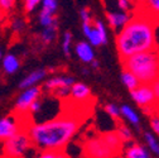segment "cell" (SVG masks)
<instances>
[{
  "label": "cell",
  "mask_w": 159,
  "mask_h": 158,
  "mask_svg": "<svg viewBox=\"0 0 159 158\" xmlns=\"http://www.w3.org/2000/svg\"><path fill=\"white\" fill-rule=\"evenodd\" d=\"M19 66H20V61L19 58L15 57L14 54H7L4 57V61H3V68L7 73H14Z\"/></svg>",
  "instance_id": "d6986e66"
},
{
  "label": "cell",
  "mask_w": 159,
  "mask_h": 158,
  "mask_svg": "<svg viewBox=\"0 0 159 158\" xmlns=\"http://www.w3.org/2000/svg\"><path fill=\"white\" fill-rule=\"evenodd\" d=\"M123 61L125 71L131 72L140 84L150 85L159 76V51H149L128 57Z\"/></svg>",
  "instance_id": "3957f363"
},
{
  "label": "cell",
  "mask_w": 159,
  "mask_h": 158,
  "mask_svg": "<svg viewBox=\"0 0 159 158\" xmlns=\"http://www.w3.org/2000/svg\"><path fill=\"white\" fill-rule=\"evenodd\" d=\"M116 134H117L119 138H120V141L123 143H128L133 139V132L125 124H119V127L116 129Z\"/></svg>",
  "instance_id": "603a6c76"
},
{
  "label": "cell",
  "mask_w": 159,
  "mask_h": 158,
  "mask_svg": "<svg viewBox=\"0 0 159 158\" xmlns=\"http://www.w3.org/2000/svg\"><path fill=\"white\" fill-rule=\"evenodd\" d=\"M90 65H91L92 68H98V67H100V63H98V61H96V60H93Z\"/></svg>",
  "instance_id": "8d00e7d4"
},
{
  "label": "cell",
  "mask_w": 159,
  "mask_h": 158,
  "mask_svg": "<svg viewBox=\"0 0 159 158\" xmlns=\"http://www.w3.org/2000/svg\"><path fill=\"white\" fill-rule=\"evenodd\" d=\"M85 154L87 156V158H115L117 156V152L110 148L102 139V137L98 135L86 142Z\"/></svg>",
  "instance_id": "8992f818"
},
{
  "label": "cell",
  "mask_w": 159,
  "mask_h": 158,
  "mask_svg": "<svg viewBox=\"0 0 159 158\" xmlns=\"http://www.w3.org/2000/svg\"><path fill=\"white\" fill-rule=\"evenodd\" d=\"M80 18H81L82 23H91L92 22V16H91L90 9H87V8L81 9V12H80Z\"/></svg>",
  "instance_id": "4dcf8cb0"
},
{
  "label": "cell",
  "mask_w": 159,
  "mask_h": 158,
  "mask_svg": "<svg viewBox=\"0 0 159 158\" xmlns=\"http://www.w3.org/2000/svg\"><path fill=\"white\" fill-rule=\"evenodd\" d=\"M81 119L80 116L65 113L43 123L32 124L27 134L32 146L43 151H63L77 134Z\"/></svg>",
  "instance_id": "6da1fadb"
},
{
  "label": "cell",
  "mask_w": 159,
  "mask_h": 158,
  "mask_svg": "<svg viewBox=\"0 0 159 158\" xmlns=\"http://www.w3.org/2000/svg\"><path fill=\"white\" fill-rule=\"evenodd\" d=\"M102 137V139L107 143V146L110 148H112L115 152H120L121 151V147H123V142L120 141V138L117 137L116 132H107L105 134L101 135Z\"/></svg>",
  "instance_id": "ac0fdd59"
},
{
  "label": "cell",
  "mask_w": 159,
  "mask_h": 158,
  "mask_svg": "<svg viewBox=\"0 0 159 158\" xmlns=\"http://www.w3.org/2000/svg\"><path fill=\"white\" fill-rule=\"evenodd\" d=\"M105 111H106V114H107L109 116L112 118V119H119V118L121 116V114H120V108H119L117 105H115V104H107V105L105 106Z\"/></svg>",
  "instance_id": "4316f807"
},
{
  "label": "cell",
  "mask_w": 159,
  "mask_h": 158,
  "mask_svg": "<svg viewBox=\"0 0 159 158\" xmlns=\"http://www.w3.org/2000/svg\"><path fill=\"white\" fill-rule=\"evenodd\" d=\"M136 7L153 18L155 22L159 21V0H139V4Z\"/></svg>",
  "instance_id": "9a60e30c"
},
{
  "label": "cell",
  "mask_w": 159,
  "mask_h": 158,
  "mask_svg": "<svg viewBox=\"0 0 159 158\" xmlns=\"http://www.w3.org/2000/svg\"><path fill=\"white\" fill-rule=\"evenodd\" d=\"M57 8H58L57 0H42V9L43 10H47L52 14H56Z\"/></svg>",
  "instance_id": "83f0119b"
},
{
  "label": "cell",
  "mask_w": 159,
  "mask_h": 158,
  "mask_svg": "<svg viewBox=\"0 0 159 158\" xmlns=\"http://www.w3.org/2000/svg\"><path fill=\"white\" fill-rule=\"evenodd\" d=\"M35 158H68L65 151H43Z\"/></svg>",
  "instance_id": "d4e9b609"
},
{
  "label": "cell",
  "mask_w": 159,
  "mask_h": 158,
  "mask_svg": "<svg viewBox=\"0 0 159 158\" xmlns=\"http://www.w3.org/2000/svg\"><path fill=\"white\" fill-rule=\"evenodd\" d=\"M150 127H152V130H153L157 135H159V116H153V118H152Z\"/></svg>",
  "instance_id": "e575fe53"
},
{
  "label": "cell",
  "mask_w": 159,
  "mask_h": 158,
  "mask_svg": "<svg viewBox=\"0 0 159 158\" xmlns=\"http://www.w3.org/2000/svg\"><path fill=\"white\" fill-rule=\"evenodd\" d=\"M19 132V125L15 118L4 116L0 119V143L8 141L9 138Z\"/></svg>",
  "instance_id": "9c48e42d"
},
{
  "label": "cell",
  "mask_w": 159,
  "mask_h": 158,
  "mask_svg": "<svg viewBox=\"0 0 159 158\" xmlns=\"http://www.w3.org/2000/svg\"><path fill=\"white\" fill-rule=\"evenodd\" d=\"M73 84H75V78L72 76H54L49 78L48 81H46L43 87L49 92H53L62 87H71Z\"/></svg>",
  "instance_id": "7c38bea8"
},
{
  "label": "cell",
  "mask_w": 159,
  "mask_h": 158,
  "mask_svg": "<svg viewBox=\"0 0 159 158\" xmlns=\"http://www.w3.org/2000/svg\"><path fill=\"white\" fill-rule=\"evenodd\" d=\"M150 86H152V90H153V92H154L155 101L159 104V76L150 84Z\"/></svg>",
  "instance_id": "836d02e7"
},
{
  "label": "cell",
  "mask_w": 159,
  "mask_h": 158,
  "mask_svg": "<svg viewBox=\"0 0 159 158\" xmlns=\"http://www.w3.org/2000/svg\"><path fill=\"white\" fill-rule=\"evenodd\" d=\"M71 46H72V34L71 32H65L62 37V49L66 56L71 54Z\"/></svg>",
  "instance_id": "484cf974"
},
{
  "label": "cell",
  "mask_w": 159,
  "mask_h": 158,
  "mask_svg": "<svg viewBox=\"0 0 159 158\" xmlns=\"http://www.w3.org/2000/svg\"><path fill=\"white\" fill-rule=\"evenodd\" d=\"M13 28H14V30H16V32H20V30L24 28L23 21H20V19H15L14 23H13Z\"/></svg>",
  "instance_id": "d590c367"
},
{
  "label": "cell",
  "mask_w": 159,
  "mask_h": 158,
  "mask_svg": "<svg viewBox=\"0 0 159 158\" xmlns=\"http://www.w3.org/2000/svg\"><path fill=\"white\" fill-rule=\"evenodd\" d=\"M82 32L87 41L93 48L101 47L107 43V29L102 21L95 19L91 23H82Z\"/></svg>",
  "instance_id": "5b68a950"
},
{
  "label": "cell",
  "mask_w": 159,
  "mask_h": 158,
  "mask_svg": "<svg viewBox=\"0 0 159 158\" xmlns=\"http://www.w3.org/2000/svg\"><path fill=\"white\" fill-rule=\"evenodd\" d=\"M70 96L76 101H86L91 97V89L82 84V82H75L72 86H71V90H70Z\"/></svg>",
  "instance_id": "4fadbf2b"
},
{
  "label": "cell",
  "mask_w": 159,
  "mask_h": 158,
  "mask_svg": "<svg viewBox=\"0 0 159 158\" xmlns=\"http://www.w3.org/2000/svg\"><path fill=\"white\" fill-rule=\"evenodd\" d=\"M131 16H133V13H124L120 10L119 12H107V14H106V19L109 22V26L117 32H120L129 23Z\"/></svg>",
  "instance_id": "30bf717a"
},
{
  "label": "cell",
  "mask_w": 159,
  "mask_h": 158,
  "mask_svg": "<svg viewBox=\"0 0 159 158\" xmlns=\"http://www.w3.org/2000/svg\"><path fill=\"white\" fill-rule=\"evenodd\" d=\"M75 53L84 63H91L95 60V49L86 41H81L75 44Z\"/></svg>",
  "instance_id": "8fae6325"
},
{
  "label": "cell",
  "mask_w": 159,
  "mask_h": 158,
  "mask_svg": "<svg viewBox=\"0 0 159 158\" xmlns=\"http://www.w3.org/2000/svg\"><path fill=\"white\" fill-rule=\"evenodd\" d=\"M57 29H58V27H48V28H44L42 30L41 38H42L43 43L49 44L54 41L56 37H57Z\"/></svg>",
  "instance_id": "cb8c5ba5"
},
{
  "label": "cell",
  "mask_w": 159,
  "mask_h": 158,
  "mask_svg": "<svg viewBox=\"0 0 159 158\" xmlns=\"http://www.w3.org/2000/svg\"><path fill=\"white\" fill-rule=\"evenodd\" d=\"M117 8L124 13H133V9L136 8V5L130 3L129 0H117Z\"/></svg>",
  "instance_id": "f1b7e54d"
},
{
  "label": "cell",
  "mask_w": 159,
  "mask_h": 158,
  "mask_svg": "<svg viewBox=\"0 0 159 158\" xmlns=\"http://www.w3.org/2000/svg\"><path fill=\"white\" fill-rule=\"evenodd\" d=\"M143 135H144V141L149 148L148 151H150V153L159 157V139L152 132H144Z\"/></svg>",
  "instance_id": "44dd1931"
},
{
  "label": "cell",
  "mask_w": 159,
  "mask_h": 158,
  "mask_svg": "<svg viewBox=\"0 0 159 158\" xmlns=\"http://www.w3.org/2000/svg\"><path fill=\"white\" fill-rule=\"evenodd\" d=\"M39 23H41L42 27L48 28V27H58V22H57V18L56 14H52L47 10H41L39 13Z\"/></svg>",
  "instance_id": "ffe728a7"
},
{
  "label": "cell",
  "mask_w": 159,
  "mask_h": 158,
  "mask_svg": "<svg viewBox=\"0 0 159 158\" xmlns=\"http://www.w3.org/2000/svg\"><path fill=\"white\" fill-rule=\"evenodd\" d=\"M131 94V99L143 109L147 108H154L157 105L155 97H154V92L152 90L150 85H144L140 84L136 89H134L133 91H130Z\"/></svg>",
  "instance_id": "52a82bcc"
},
{
  "label": "cell",
  "mask_w": 159,
  "mask_h": 158,
  "mask_svg": "<svg viewBox=\"0 0 159 158\" xmlns=\"http://www.w3.org/2000/svg\"><path fill=\"white\" fill-rule=\"evenodd\" d=\"M0 58H2V52H0Z\"/></svg>",
  "instance_id": "ab89813d"
},
{
  "label": "cell",
  "mask_w": 159,
  "mask_h": 158,
  "mask_svg": "<svg viewBox=\"0 0 159 158\" xmlns=\"http://www.w3.org/2000/svg\"><path fill=\"white\" fill-rule=\"evenodd\" d=\"M87 73H89V70L87 68H84L82 70V75H87Z\"/></svg>",
  "instance_id": "f35d334b"
},
{
  "label": "cell",
  "mask_w": 159,
  "mask_h": 158,
  "mask_svg": "<svg viewBox=\"0 0 159 158\" xmlns=\"http://www.w3.org/2000/svg\"><path fill=\"white\" fill-rule=\"evenodd\" d=\"M42 89L38 86H33L29 89H25L20 95L18 96L15 101V110L19 113H27L29 110V106L41 97Z\"/></svg>",
  "instance_id": "ba28073f"
},
{
  "label": "cell",
  "mask_w": 159,
  "mask_h": 158,
  "mask_svg": "<svg viewBox=\"0 0 159 158\" xmlns=\"http://www.w3.org/2000/svg\"><path fill=\"white\" fill-rule=\"evenodd\" d=\"M157 22L143 10L133 13L129 23L117 33L116 48L121 60L138 53L154 51Z\"/></svg>",
  "instance_id": "7a4b0ae2"
},
{
  "label": "cell",
  "mask_w": 159,
  "mask_h": 158,
  "mask_svg": "<svg viewBox=\"0 0 159 158\" xmlns=\"http://www.w3.org/2000/svg\"><path fill=\"white\" fill-rule=\"evenodd\" d=\"M47 76V71L46 70H35L33 71L32 73H29L27 77H24L22 82L19 84V87L22 90H25V89H29V87H33V86H37V84H39L42 80H44V77Z\"/></svg>",
  "instance_id": "5bb4252c"
},
{
  "label": "cell",
  "mask_w": 159,
  "mask_h": 158,
  "mask_svg": "<svg viewBox=\"0 0 159 158\" xmlns=\"http://www.w3.org/2000/svg\"><path fill=\"white\" fill-rule=\"evenodd\" d=\"M120 114H121V116L125 118V120L129 122L131 125L139 127V124H140V118H139L138 113H136L130 105H126V104L123 105V106L120 108Z\"/></svg>",
  "instance_id": "e0dca14e"
},
{
  "label": "cell",
  "mask_w": 159,
  "mask_h": 158,
  "mask_svg": "<svg viewBox=\"0 0 159 158\" xmlns=\"http://www.w3.org/2000/svg\"><path fill=\"white\" fill-rule=\"evenodd\" d=\"M129 2L133 3L134 5H138V4H139V0H129Z\"/></svg>",
  "instance_id": "74e56055"
},
{
  "label": "cell",
  "mask_w": 159,
  "mask_h": 158,
  "mask_svg": "<svg viewBox=\"0 0 159 158\" xmlns=\"http://www.w3.org/2000/svg\"><path fill=\"white\" fill-rule=\"evenodd\" d=\"M42 100L41 99H38V100H35L30 106H29V113L32 114H38V113H41L42 111Z\"/></svg>",
  "instance_id": "d6a6232c"
},
{
  "label": "cell",
  "mask_w": 159,
  "mask_h": 158,
  "mask_svg": "<svg viewBox=\"0 0 159 158\" xmlns=\"http://www.w3.org/2000/svg\"><path fill=\"white\" fill-rule=\"evenodd\" d=\"M15 5V0H0V9L4 12H9Z\"/></svg>",
  "instance_id": "1f68e13d"
},
{
  "label": "cell",
  "mask_w": 159,
  "mask_h": 158,
  "mask_svg": "<svg viewBox=\"0 0 159 158\" xmlns=\"http://www.w3.org/2000/svg\"><path fill=\"white\" fill-rule=\"evenodd\" d=\"M121 81H123V84L125 85V87H126L128 90H130V91H133L134 89H136L139 85H140V82L138 81V78H136L131 72L125 71V70H124V72L121 73Z\"/></svg>",
  "instance_id": "7402d4cb"
},
{
  "label": "cell",
  "mask_w": 159,
  "mask_h": 158,
  "mask_svg": "<svg viewBox=\"0 0 159 158\" xmlns=\"http://www.w3.org/2000/svg\"><path fill=\"white\" fill-rule=\"evenodd\" d=\"M41 3H42V0H24V10H25V13L33 12Z\"/></svg>",
  "instance_id": "f546056e"
},
{
  "label": "cell",
  "mask_w": 159,
  "mask_h": 158,
  "mask_svg": "<svg viewBox=\"0 0 159 158\" xmlns=\"http://www.w3.org/2000/svg\"><path fill=\"white\" fill-rule=\"evenodd\" d=\"M32 147L27 132L19 130L15 135L3 142V152L8 158H23Z\"/></svg>",
  "instance_id": "277c9868"
},
{
  "label": "cell",
  "mask_w": 159,
  "mask_h": 158,
  "mask_svg": "<svg viewBox=\"0 0 159 158\" xmlns=\"http://www.w3.org/2000/svg\"><path fill=\"white\" fill-rule=\"evenodd\" d=\"M125 158H152V153L142 144L131 143L125 148Z\"/></svg>",
  "instance_id": "2e32d148"
}]
</instances>
